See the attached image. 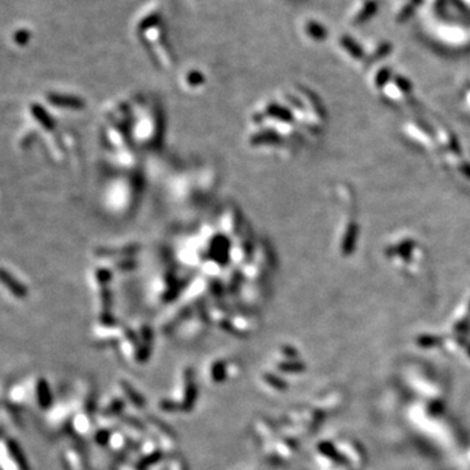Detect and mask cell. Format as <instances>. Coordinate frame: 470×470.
<instances>
[{
	"instance_id": "6da1fadb",
	"label": "cell",
	"mask_w": 470,
	"mask_h": 470,
	"mask_svg": "<svg viewBox=\"0 0 470 470\" xmlns=\"http://www.w3.org/2000/svg\"><path fill=\"white\" fill-rule=\"evenodd\" d=\"M15 38L18 44H25L28 42V38H29V33H28L27 30H18Z\"/></svg>"
}]
</instances>
